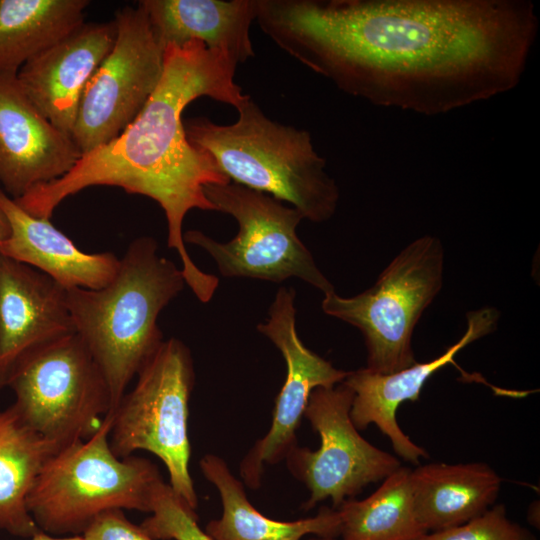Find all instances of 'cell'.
<instances>
[{"mask_svg":"<svg viewBox=\"0 0 540 540\" xmlns=\"http://www.w3.org/2000/svg\"><path fill=\"white\" fill-rule=\"evenodd\" d=\"M467 330L453 345L437 358L413 365L400 371L381 374L361 368L348 373L344 383L354 392L350 417L358 430L370 424L378 427L392 444L396 455L419 465L421 458H429L422 447L406 435L396 420V411L405 401H417L426 381L448 363H454L456 354L475 340L492 333L499 320V311L493 307L469 311Z\"/></svg>","mask_w":540,"mask_h":540,"instance_id":"14","label":"cell"},{"mask_svg":"<svg viewBox=\"0 0 540 540\" xmlns=\"http://www.w3.org/2000/svg\"><path fill=\"white\" fill-rule=\"evenodd\" d=\"M113 412L109 444L118 458L144 450L166 466L170 486L196 510L198 497L190 475L189 402L195 374L189 348L164 340L137 374Z\"/></svg>","mask_w":540,"mask_h":540,"instance_id":"7","label":"cell"},{"mask_svg":"<svg viewBox=\"0 0 540 540\" xmlns=\"http://www.w3.org/2000/svg\"><path fill=\"white\" fill-rule=\"evenodd\" d=\"M115 38L114 20L84 22L27 61L17 73L38 110L71 137L83 92Z\"/></svg>","mask_w":540,"mask_h":540,"instance_id":"15","label":"cell"},{"mask_svg":"<svg viewBox=\"0 0 540 540\" xmlns=\"http://www.w3.org/2000/svg\"><path fill=\"white\" fill-rule=\"evenodd\" d=\"M5 387L24 421L60 448L92 437L111 411L106 379L76 332L22 355Z\"/></svg>","mask_w":540,"mask_h":540,"instance_id":"9","label":"cell"},{"mask_svg":"<svg viewBox=\"0 0 540 540\" xmlns=\"http://www.w3.org/2000/svg\"><path fill=\"white\" fill-rule=\"evenodd\" d=\"M411 469L401 466L370 496L344 501L340 540H418L427 533L416 515Z\"/></svg>","mask_w":540,"mask_h":540,"instance_id":"23","label":"cell"},{"mask_svg":"<svg viewBox=\"0 0 540 540\" xmlns=\"http://www.w3.org/2000/svg\"><path fill=\"white\" fill-rule=\"evenodd\" d=\"M153 34L165 49L199 41L238 64L255 55L250 39L258 0H142Z\"/></svg>","mask_w":540,"mask_h":540,"instance_id":"18","label":"cell"},{"mask_svg":"<svg viewBox=\"0 0 540 540\" xmlns=\"http://www.w3.org/2000/svg\"><path fill=\"white\" fill-rule=\"evenodd\" d=\"M237 65L229 54L199 41L166 46L161 79L134 121L109 143L82 154L64 176L14 200L29 214L50 219L63 200L90 186H116L153 199L164 211L167 244L180 258L186 285L199 301L209 302L219 279L191 259L183 221L193 209L216 211L205 188L230 181L189 142L182 115L203 96L234 108L245 100L248 95L234 81Z\"/></svg>","mask_w":540,"mask_h":540,"instance_id":"2","label":"cell"},{"mask_svg":"<svg viewBox=\"0 0 540 540\" xmlns=\"http://www.w3.org/2000/svg\"><path fill=\"white\" fill-rule=\"evenodd\" d=\"M186 285L181 268L138 237L120 259L113 280L100 289H66L75 332L100 367L113 412L134 377L163 343L161 311Z\"/></svg>","mask_w":540,"mask_h":540,"instance_id":"3","label":"cell"},{"mask_svg":"<svg viewBox=\"0 0 540 540\" xmlns=\"http://www.w3.org/2000/svg\"><path fill=\"white\" fill-rule=\"evenodd\" d=\"M295 290L280 287L257 330L280 351L286 363V377L275 400L271 426L247 452L240 475L251 489L261 485L266 465L284 461L296 447L297 429L311 392L330 388L345 380L347 371L338 369L301 341L296 330Z\"/></svg>","mask_w":540,"mask_h":540,"instance_id":"12","label":"cell"},{"mask_svg":"<svg viewBox=\"0 0 540 540\" xmlns=\"http://www.w3.org/2000/svg\"><path fill=\"white\" fill-rule=\"evenodd\" d=\"M228 125L207 117L184 121L189 142L230 182L269 194L322 223L336 212L339 188L315 150L311 134L268 118L248 95Z\"/></svg>","mask_w":540,"mask_h":540,"instance_id":"4","label":"cell"},{"mask_svg":"<svg viewBox=\"0 0 540 540\" xmlns=\"http://www.w3.org/2000/svg\"><path fill=\"white\" fill-rule=\"evenodd\" d=\"M204 477L218 490L222 514L208 522L205 532L213 540H302L306 535L339 538L341 517L337 509L322 506L315 516L295 521L269 518L248 500L242 482L215 454L200 460Z\"/></svg>","mask_w":540,"mask_h":540,"instance_id":"20","label":"cell"},{"mask_svg":"<svg viewBox=\"0 0 540 540\" xmlns=\"http://www.w3.org/2000/svg\"><path fill=\"white\" fill-rule=\"evenodd\" d=\"M307 540H338V538H325V537L312 536Z\"/></svg>","mask_w":540,"mask_h":540,"instance_id":"29","label":"cell"},{"mask_svg":"<svg viewBox=\"0 0 540 540\" xmlns=\"http://www.w3.org/2000/svg\"><path fill=\"white\" fill-rule=\"evenodd\" d=\"M205 195L216 211L236 220L238 232L228 242L214 240L199 230L186 231L183 239L204 249L223 277L274 283L298 278L324 295L335 291L297 235L304 219L298 209L233 182L210 184Z\"/></svg>","mask_w":540,"mask_h":540,"instance_id":"8","label":"cell"},{"mask_svg":"<svg viewBox=\"0 0 540 540\" xmlns=\"http://www.w3.org/2000/svg\"><path fill=\"white\" fill-rule=\"evenodd\" d=\"M60 446L32 429L12 405L0 411V529L21 538L40 531L27 497Z\"/></svg>","mask_w":540,"mask_h":540,"instance_id":"21","label":"cell"},{"mask_svg":"<svg viewBox=\"0 0 540 540\" xmlns=\"http://www.w3.org/2000/svg\"><path fill=\"white\" fill-rule=\"evenodd\" d=\"M256 22L344 93L427 116L514 89L539 24L528 0H258Z\"/></svg>","mask_w":540,"mask_h":540,"instance_id":"1","label":"cell"},{"mask_svg":"<svg viewBox=\"0 0 540 540\" xmlns=\"http://www.w3.org/2000/svg\"><path fill=\"white\" fill-rule=\"evenodd\" d=\"M83 540H156L126 517L122 509L98 515L81 535Z\"/></svg>","mask_w":540,"mask_h":540,"instance_id":"26","label":"cell"},{"mask_svg":"<svg viewBox=\"0 0 540 540\" xmlns=\"http://www.w3.org/2000/svg\"><path fill=\"white\" fill-rule=\"evenodd\" d=\"M30 540H83L82 536H54L42 530L37 532Z\"/></svg>","mask_w":540,"mask_h":540,"instance_id":"27","label":"cell"},{"mask_svg":"<svg viewBox=\"0 0 540 540\" xmlns=\"http://www.w3.org/2000/svg\"><path fill=\"white\" fill-rule=\"evenodd\" d=\"M418 540H535L533 534L509 519L503 504L447 529L427 532Z\"/></svg>","mask_w":540,"mask_h":540,"instance_id":"25","label":"cell"},{"mask_svg":"<svg viewBox=\"0 0 540 540\" xmlns=\"http://www.w3.org/2000/svg\"><path fill=\"white\" fill-rule=\"evenodd\" d=\"M112 49L89 80L72 139L81 154L109 143L139 115L163 72L164 48L138 2L115 12Z\"/></svg>","mask_w":540,"mask_h":540,"instance_id":"10","label":"cell"},{"mask_svg":"<svg viewBox=\"0 0 540 540\" xmlns=\"http://www.w3.org/2000/svg\"><path fill=\"white\" fill-rule=\"evenodd\" d=\"M150 513L140 527L153 539L213 540L199 526L196 510L164 481L154 492Z\"/></svg>","mask_w":540,"mask_h":540,"instance_id":"24","label":"cell"},{"mask_svg":"<svg viewBox=\"0 0 540 540\" xmlns=\"http://www.w3.org/2000/svg\"><path fill=\"white\" fill-rule=\"evenodd\" d=\"M74 332L66 289L39 270L0 255V389L22 355Z\"/></svg>","mask_w":540,"mask_h":540,"instance_id":"16","label":"cell"},{"mask_svg":"<svg viewBox=\"0 0 540 540\" xmlns=\"http://www.w3.org/2000/svg\"><path fill=\"white\" fill-rule=\"evenodd\" d=\"M38 110L17 75L0 74V184L12 199L68 173L81 157Z\"/></svg>","mask_w":540,"mask_h":540,"instance_id":"13","label":"cell"},{"mask_svg":"<svg viewBox=\"0 0 540 540\" xmlns=\"http://www.w3.org/2000/svg\"><path fill=\"white\" fill-rule=\"evenodd\" d=\"M414 507L426 532L463 524L492 507L501 478L481 462L430 463L411 470Z\"/></svg>","mask_w":540,"mask_h":540,"instance_id":"19","label":"cell"},{"mask_svg":"<svg viewBox=\"0 0 540 540\" xmlns=\"http://www.w3.org/2000/svg\"><path fill=\"white\" fill-rule=\"evenodd\" d=\"M87 0H0V74L17 75L31 58L85 22Z\"/></svg>","mask_w":540,"mask_h":540,"instance_id":"22","label":"cell"},{"mask_svg":"<svg viewBox=\"0 0 540 540\" xmlns=\"http://www.w3.org/2000/svg\"><path fill=\"white\" fill-rule=\"evenodd\" d=\"M353 398L344 381L316 388L309 396L304 417L319 434L320 446L313 451L297 445L285 458L290 473L309 491L304 510L326 499L337 509L402 466L397 456L360 435L350 417Z\"/></svg>","mask_w":540,"mask_h":540,"instance_id":"11","label":"cell"},{"mask_svg":"<svg viewBox=\"0 0 540 540\" xmlns=\"http://www.w3.org/2000/svg\"><path fill=\"white\" fill-rule=\"evenodd\" d=\"M113 414L89 439L60 448L44 465L27 497L38 528L54 536H81L110 509L151 512L158 467L144 457L118 458L109 444Z\"/></svg>","mask_w":540,"mask_h":540,"instance_id":"5","label":"cell"},{"mask_svg":"<svg viewBox=\"0 0 540 540\" xmlns=\"http://www.w3.org/2000/svg\"><path fill=\"white\" fill-rule=\"evenodd\" d=\"M0 206L10 225L0 255L39 270L65 289H100L115 277L120 259L112 252L81 251L50 219L29 214L1 188Z\"/></svg>","mask_w":540,"mask_h":540,"instance_id":"17","label":"cell"},{"mask_svg":"<svg viewBox=\"0 0 540 540\" xmlns=\"http://www.w3.org/2000/svg\"><path fill=\"white\" fill-rule=\"evenodd\" d=\"M444 250L439 238L421 236L382 271L376 283L353 297L324 295V313L358 328L367 350L366 369L390 374L414 363V328L439 293Z\"/></svg>","mask_w":540,"mask_h":540,"instance_id":"6","label":"cell"},{"mask_svg":"<svg viewBox=\"0 0 540 540\" xmlns=\"http://www.w3.org/2000/svg\"><path fill=\"white\" fill-rule=\"evenodd\" d=\"M10 225L8 219L0 206V245L9 237Z\"/></svg>","mask_w":540,"mask_h":540,"instance_id":"28","label":"cell"}]
</instances>
